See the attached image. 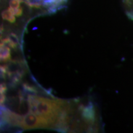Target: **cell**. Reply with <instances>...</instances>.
<instances>
[{"label": "cell", "instance_id": "1", "mask_svg": "<svg viewBox=\"0 0 133 133\" xmlns=\"http://www.w3.org/2000/svg\"><path fill=\"white\" fill-rule=\"evenodd\" d=\"M22 86L13 94L1 93V120L5 125L24 130H88L91 122L89 102L59 99L29 83Z\"/></svg>", "mask_w": 133, "mask_h": 133}, {"label": "cell", "instance_id": "2", "mask_svg": "<svg viewBox=\"0 0 133 133\" xmlns=\"http://www.w3.org/2000/svg\"><path fill=\"white\" fill-rule=\"evenodd\" d=\"M128 16L133 20V0H123Z\"/></svg>", "mask_w": 133, "mask_h": 133}]
</instances>
